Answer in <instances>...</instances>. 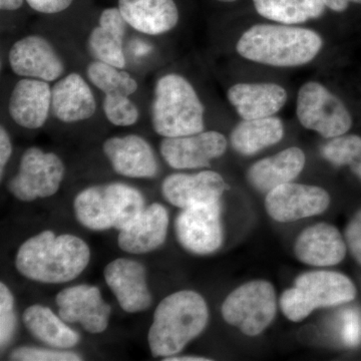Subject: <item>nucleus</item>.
Returning <instances> with one entry per match:
<instances>
[{
	"label": "nucleus",
	"instance_id": "1",
	"mask_svg": "<svg viewBox=\"0 0 361 361\" xmlns=\"http://www.w3.org/2000/svg\"><path fill=\"white\" fill-rule=\"evenodd\" d=\"M90 259L84 240L47 230L26 240L16 254V265L21 275L33 281L61 284L80 276Z\"/></svg>",
	"mask_w": 361,
	"mask_h": 361
},
{
	"label": "nucleus",
	"instance_id": "2",
	"mask_svg": "<svg viewBox=\"0 0 361 361\" xmlns=\"http://www.w3.org/2000/svg\"><path fill=\"white\" fill-rule=\"evenodd\" d=\"M319 33L288 25H256L241 35L236 51L242 58L277 68L306 65L322 51Z\"/></svg>",
	"mask_w": 361,
	"mask_h": 361
},
{
	"label": "nucleus",
	"instance_id": "3",
	"mask_svg": "<svg viewBox=\"0 0 361 361\" xmlns=\"http://www.w3.org/2000/svg\"><path fill=\"white\" fill-rule=\"evenodd\" d=\"M209 319L205 299L191 290L175 292L164 298L154 313L148 341L154 357H170L180 353L200 336Z\"/></svg>",
	"mask_w": 361,
	"mask_h": 361
},
{
	"label": "nucleus",
	"instance_id": "4",
	"mask_svg": "<svg viewBox=\"0 0 361 361\" xmlns=\"http://www.w3.org/2000/svg\"><path fill=\"white\" fill-rule=\"evenodd\" d=\"M152 127L163 137L205 130V106L193 85L182 75L164 73L154 82L149 106Z\"/></svg>",
	"mask_w": 361,
	"mask_h": 361
},
{
	"label": "nucleus",
	"instance_id": "5",
	"mask_svg": "<svg viewBox=\"0 0 361 361\" xmlns=\"http://www.w3.org/2000/svg\"><path fill=\"white\" fill-rule=\"evenodd\" d=\"M75 217L87 229L123 230L145 210L141 192L123 183H108L82 190L73 202Z\"/></svg>",
	"mask_w": 361,
	"mask_h": 361
},
{
	"label": "nucleus",
	"instance_id": "6",
	"mask_svg": "<svg viewBox=\"0 0 361 361\" xmlns=\"http://www.w3.org/2000/svg\"><path fill=\"white\" fill-rule=\"evenodd\" d=\"M356 289L348 277L334 271H310L297 277L292 288L282 294L280 306L291 322L305 319L317 308L350 302Z\"/></svg>",
	"mask_w": 361,
	"mask_h": 361
},
{
	"label": "nucleus",
	"instance_id": "7",
	"mask_svg": "<svg viewBox=\"0 0 361 361\" xmlns=\"http://www.w3.org/2000/svg\"><path fill=\"white\" fill-rule=\"evenodd\" d=\"M276 310L274 287L264 280L241 285L227 296L222 305L225 322L249 336L262 334L274 319Z\"/></svg>",
	"mask_w": 361,
	"mask_h": 361
},
{
	"label": "nucleus",
	"instance_id": "8",
	"mask_svg": "<svg viewBox=\"0 0 361 361\" xmlns=\"http://www.w3.org/2000/svg\"><path fill=\"white\" fill-rule=\"evenodd\" d=\"M296 114L304 128L326 139L346 134L353 126L343 102L319 82H306L300 87Z\"/></svg>",
	"mask_w": 361,
	"mask_h": 361
},
{
	"label": "nucleus",
	"instance_id": "9",
	"mask_svg": "<svg viewBox=\"0 0 361 361\" xmlns=\"http://www.w3.org/2000/svg\"><path fill=\"white\" fill-rule=\"evenodd\" d=\"M65 174V164L59 156L32 147L21 156L18 173L9 180L8 190L23 202L49 198L59 191Z\"/></svg>",
	"mask_w": 361,
	"mask_h": 361
},
{
	"label": "nucleus",
	"instance_id": "10",
	"mask_svg": "<svg viewBox=\"0 0 361 361\" xmlns=\"http://www.w3.org/2000/svg\"><path fill=\"white\" fill-rule=\"evenodd\" d=\"M9 68L18 78L54 84L66 73L65 59L51 39L39 33L23 35L9 47Z\"/></svg>",
	"mask_w": 361,
	"mask_h": 361
},
{
	"label": "nucleus",
	"instance_id": "11",
	"mask_svg": "<svg viewBox=\"0 0 361 361\" xmlns=\"http://www.w3.org/2000/svg\"><path fill=\"white\" fill-rule=\"evenodd\" d=\"M180 245L199 255L214 253L222 245L220 201L182 209L176 219Z\"/></svg>",
	"mask_w": 361,
	"mask_h": 361
},
{
	"label": "nucleus",
	"instance_id": "12",
	"mask_svg": "<svg viewBox=\"0 0 361 361\" xmlns=\"http://www.w3.org/2000/svg\"><path fill=\"white\" fill-rule=\"evenodd\" d=\"M228 141L216 130L177 137H163L160 152L166 163L175 170L205 168L224 155Z\"/></svg>",
	"mask_w": 361,
	"mask_h": 361
},
{
	"label": "nucleus",
	"instance_id": "13",
	"mask_svg": "<svg viewBox=\"0 0 361 361\" xmlns=\"http://www.w3.org/2000/svg\"><path fill=\"white\" fill-rule=\"evenodd\" d=\"M329 204V195L322 188L292 182L271 190L265 200L267 213L278 222H293L320 215Z\"/></svg>",
	"mask_w": 361,
	"mask_h": 361
},
{
	"label": "nucleus",
	"instance_id": "14",
	"mask_svg": "<svg viewBox=\"0 0 361 361\" xmlns=\"http://www.w3.org/2000/svg\"><path fill=\"white\" fill-rule=\"evenodd\" d=\"M51 116L66 125L85 122L96 116L94 87L78 71L66 73L52 84Z\"/></svg>",
	"mask_w": 361,
	"mask_h": 361
},
{
	"label": "nucleus",
	"instance_id": "15",
	"mask_svg": "<svg viewBox=\"0 0 361 361\" xmlns=\"http://www.w3.org/2000/svg\"><path fill=\"white\" fill-rule=\"evenodd\" d=\"M103 151L114 171L123 177L152 179L158 175L155 151L142 135L128 134L109 137L104 142Z\"/></svg>",
	"mask_w": 361,
	"mask_h": 361
},
{
	"label": "nucleus",
	"instance_id": "16",
	"mask_svg": "<svg viewBox=\"0 0 361 361\" xmlns=\"http://www.w3.org/2000/svg\"><path fill=\"white\" fill-rule=\"evenodd\" d=\"M59 314L66 323H80L90 334L108 329L111 306L104 302L96 286L77 285L63 289L56 296Z\"/></svg>",
	"mask_w": 361,
	"mask_h": 361
},
{
	"label": "nucleus",
	"instance_id": "17",
	"mask_svg": "<svg viewBox=\"0 0 361 361\" xmlns=\"http://www.w3.org/2000/svg\"><path fill=\"white\" fill-rule=\"evenodd\" d=\"M51 82L35 78H20L7 101V113L18 127L39 130L51 116Z\"/></svg>",
	"mask_w": 361,
	"mask_h": 361
},
{
	"label": "nucleus",
	"instance_id": "18",
	"mask_svg": "<svg viewBox=\"0 0 361 361\" xmlns=\"http://www.w3.org/2000/svg\"><path fill=\"white\" fill-rule=\"evenodd\" d=\"M130 30L118 7L103 9L97 18V25L87 37V49L92 59L108 63L118 68H126V39Z\"/></svg>",
	"mask_w": 361,
	"mask_h": 361
},
{
	"label": "nucleus",
	"instance_id": "19",
	"mask_svg": "<svg viewBox=\"0 0 361 361\" xmlns=\"http://www.w3.org/2000/svg\"><path fill=\"white\" fill-rule=\"evenodd\" d=\"M104 280L121 307L128 313L142 312L152 305L147 271L141 263L118 258L104 268Z\"/></svg>",
	"mask_w": 361,
	"mask_h": 361
},
{
	"label": "nucleus",
	"instance_id": "20",
	"mask_svg": "<svg viewBox=\"0 0 361 361\" xmlns=\"http://www.w3.org/2000/svg\"><path fill=\"white\" fill-rule=\"evenodd\" d=\"M227 189L222 176L214 171L197 174L177 173L168 176L161 184V193L169 203L180 209L220 201Z\"/></svg>",
	"mask_w": 361,
	"mask_h": 361
},
{
	"label": "nucleus",
	"instance_id": "21",
	"mask_svg": "<svg viewBox=\"0 0 361 361\" xmlns=\"http://www.w3.org/2000/svg\"><path fill=\"white\" fill-rule=\"evenodd\" d=\"M116 6L130 30L146 37L167 35L180 23L176 0H116Z\"/></svg>",
	"mask_w": 361,
	"mask_h": 361
},
{
	"label": "nucleus",
	"instance_id": "22",
	"mask_svg": "<svg viewBox=\"0 0 361 361\" xmlns=\"http://www.w3.org/2000/svg\"><path fill=\"white\" fill-rule=\"evenodd\" d=\"M294 253L305 264L327 267L343 260L346 244L337 228L318 223L301 232L294 245Z\"/></svg>",
	"mask_w": 361,
	"mask_h": 361
},
{
	"label": "nucleus",
	"instance_id": "23",
	"mask_svg": "<svg viewBox=\"0 0 361 361\" xmlns=\"http://www.w3.org/2000/svg\"><path fill=\"white\" fill-rule=\"evenodd\" d=\"M227 99L243 120L273 116L287 102L284 87L271 82H243L232 85Z\"/></svg>",
	"mask_w": 361,
	"mask_h": 361
},
{
	"label": "nucleus",
	"instance_id": "24",
	"mask_svg": "<svg viewBox=\"0 0 361 361\" xmlns=\"http://www.w3.org/2000/svg\"><path fill=\"white\" fill-rule=\"evenodd\" d=\"M168 227L167 209L161 204H152L145 208L129 227L121 230L118 246L128 253H149L165 242Z\"/></svg>",
	"mask_w": 361,
	"mask_h": 361
},
{
	"label": "nucleus",
	"instance_id": "25",
	"mask_svg": "<svg viewBox=\"0 0 361 361\" xmlns=\"http://www.w3.org/2000/svg\"><path fill=\"white\" fill-rule=\"evenodd\" d=\"M305 161L302 149L291 147L256 161L249 169L247 178L258 191L269 193L271 190L296 179L302 172Z\"/></svg>",
	"mask_w": 361,
	"mask_h": 361
},
{
	"label": "nucleus",
	"instance_id": "26",
	"mask_svg": "<svg viewBox=\"0 0 361 361\" xmlns=\"http://www.w3.org/2000/svg\"><path fill=\"white\" fill-rule=\"evenodd\" d=\"M23 323L35 338L56 349L75 348L80 336L66 322L56 316L49 307L32 305L26 308L23 315Z\"/></svg>",
	"mask_w": 361,
	"mask_h": 361
},
{
	"label": "nucleus",
	"instance_id": "27",
	"mask_svg": "<svg viewBox=\"0 0 361 361\" xmlns=\"http://www.w3.org/2000/svg\"><path fill=\"white\" fill-rule=\"evenodd\" d=\"M283 135L282 121L274 116H268L242 121L233 129L230 142L233 149L241 155L252 156L261 149L277 144Z\"/></svg>",
	"mask_w": 361,
	"mask_h": 361
},
{
	"label": "nucleus",
	"instance_id": "28",
	"mask_svg": "<svg viewBox=\"0 0 361 361\" xmlns=\"http://www.w3.org/2000/svg\"><path fill=\"white\" fill-rule=\"evenodd\" d=\"M263 18L282 25H299L320 18L325 11L322 0H253Z\"/></svg>",
	"mask_w": 361,
	"mask_h": 361
},
{
	"label": "nucleus",
	"instance_id": "29",
	"mask_svg": "<svg viewBox=\"0 0 361 361\" xmlns=\"http://www.w3.org/2000/svg\"><path fill=\"white\" fill-rule=\"evenodd\" d=\"M85 77L103 96L133 97L139 90V82L130 71L94 59L87 63Z\"/></svg>",
	"mask_w": 361,
	"mask_h": 361
},
{
	"label": "nucleus",
	"instance_id": "30",
	"mask_svg": "<svg viewBox=\"0 0 361 361\" xmlns=\"http://www.w3.org/2000/svg\"><path fill=\"white\" fill-rule=\"evenodd\" d=\"M102 111L109 123L120 128L132 127L141 116L139 106L128 96H103Z\"/></svg>",
	"mask_w": 361,
	"mask_h": 361
},
{
	"label": "nucleus",
	"instance_id": "31",
	"mask_svg": "<svg viewBox=\"0 0 361 361\" xmlns=\"http://www.w3.org/2000/svg\"><path fill=\"white\" fill-rule=\"evenodd\" d=\"M322 154L332 165H353L361 158V137L345 134L332 137L322 147Z\"/></svg>",
	"mask_w": 361,
	"mask_h": 361
},
{
	"label": "nucleus",
	"instance_id": "32",
	"mask_svg": "<svg viewBox=\"0 0 361 361\" xmlns=\"http://www.w3.org/2000/svg\"><path fill=\"white\" fill-rule=\"evenodd\" d=\"M16 329L14 299L6 284H0V344L1 348L11 341Z\"/></svg>",
	"mask_w": 361,
	"mask_h": 361
},
{
	"label": "nucleus",
	"instance_id": "33",
	"mask_svg": "<svg viewBox=\"0 0 361 361\" xmlns=\"http://www.w3.org/2000/svg\"><path fill=\"white\" fill-rule=\"evenodd\" d=\"M11 360L18 361H78L80 356L71 351L47 350L35 348L16 349L11 355Z\"/></svg>",
	"mask_w": 361,
	"mask_h": 361
},
{
	"label": "nucleus",
	"instance_id": "34",
	"mask_svg": "<svg viewBox=\"0 0 361 361\" xmlns=\"http://www.w3.org/2000/svg\"><path fill=\"white\" fill-rule=\"evenodd\" d=\"M341 341L348 348L361 343V313L355 308H348L341 316Z\"/></svg>",
	"mask_w": 361,
	"mask_h": 361
},
{
	"label": "nucleus",
	"instance_id": "35",
	"mask_svg": "<svg viewBox=\"0 0 361 361\" xmlns=\"http://www.w3.org/2000/svg\"><path fill=\"white\" fill-rule=\"evenodd\" d=\"M75 0H26V4L35 13L45 16H56L66 13Z\"/></svg>",
	"mask_w": 361,
	"mask_h": 361
},
{
	"label": "nucleus",
	"instance_id": "36",
	"mask_svg": "<svg viewBox=\"0 0 361 361\" xmlns=\"http://www.w3.org/2000/svg\"><path fill=\"white\" fill-rule=\"evenodd\" d=\"M346 242L353 257L361 264V218L355 216L345 231Z\"/></svg>",
	"mask_w": 361,
	"mask_h": 361
},
{
	"label": "nucleus",
	"instance_id": "37",
	"mask_svg": "<svg viewBox=\"0 0 361 361\" xmlns=\"http://www.w3.org/2000/svg\"><path fill=\"white\" fill-rule=\"evenodd\" d=\"M13 142L4 123L0 126V177L4 178V170L13 155Z\"/></svg>",
	"mask_w": 361,
	"mask_h": 361
},
{
	"label": "nucleus",
	"instance_id": "38",
	"mask_svg": "<svg viewBox=\"0 0 361 361\" xmlns=\"http://www.w3.org/2000/svg\"><path fill=\"white\" fill-rule=\"evenodd\" d=\"M325 6L329 7L331 11H336V13H342L346 11L349 4H361V0H322Z\"/></svg>",
	"mask_w": 361,
	"mask_h": 361
},
{
	"label": "nucleus",
	"instance_id": "39",
	"mask_svg": "<svg viewBox=\"0 0 361 361\" xmlns=\"http://www.w3.org/2000/svg\"><path fill=\"white\" fill-rule=\"evenodd\" d=\"M26 4V0H0L2 13H14L20 11Z\"/></svg>",
	"mask_w": 361,
	"mask_h": 361
},
{
	"label": "nucleus",
	"instance_id": "40",
	"mask_svg": "<svg viewBox=\"0 0 361 361\" xmlns=\"http://www.w3.org/2000/svg\"><path fill=\"white\" fill-rule=\"evenodd\" d=\"M166 361H208L209 358L201 357V356H170L166 357Z\"/></svg>",
	"mask_w": 361,
	"mask_h": 361
},
{
	"label": "nucleus",
	"instance_id": "41",
	"mask_svg": "<svg viewBox=\"0 0 361 361\" xmlns=\"http://www.w3.org/2000/svg\"><path fill=\"white\" fill-rule=\"evenodd\" d=\"M351 168H353V173L361 180V158L355 161V163L351 165Z\"/></svg>",
	"mask_w": 361,
	"mask_h": 361
},
{
	"label": "nucleus",
	"instance_id": "42",
	"mask_svg": "<svg viewBox=\"0 0 361 361\" xmlns=\"http://www.w3.org/2000/svg\"><path fill=\"white\" fill-rule=\"evenodd\" d=\"M216 1L224 2V4H229V2L236 1V0H216Z\"/></svg>",
	"mask_w": 361,
	"mask_h": 361
},
{
	"label": "nucleus",
	"instance_id": "43",
	"mask_svg": "<svg viewBox=\"0 0 361 361\" xmlns=\"http://www.w3.org/2000/svg\"><path fill=\"white\" fill-rule=\"evenodd\" d=\"M356 215H357L358 217L361 218V211H360V212H358L357 214H356Z\"/></svg>",
	"mask_w": 361,
	"mask_h": 361
}]
</instances>
